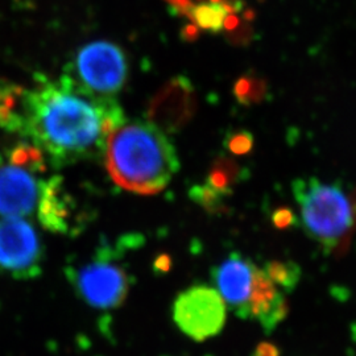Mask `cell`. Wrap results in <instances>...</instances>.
Returning <instances> with one entry per match:
<instances>
[{
	"mask_svg": "<svg viewBox=\"0 0 356 356\" xmlns=\"http://www.w3.org/2000/svg\"><path fill=\"white\" fill-rule=\"evenodd\" d=\"M254 135L247 129L231 131L226 135L225 148L227 152L235 156H243L251 152L254 148Z\"/></svg>",
	"mask_w": 356,
	"mask_h": 356,
	"instance_id": "18",
	"label": "cell"
},
{
	"mask_svg": "<svg viewBox=\"0 0 356 356\" xmlns=\"http://www.w3.org/2000/svg\"><path fill=\"white\" fill-rule=\"evenodd\" d=\"M288 312L285 292L268 276L264 268H256L252 292L243 319L254 321L263 330L270 332L286 318Z\"/></svg>",
	"mask_w": 356,
	"mask_h": 356,
	"instance_id": "11",
	"label": "cell"
},
{
	"mask_svg": "<svg viewBox=\"0 0 356 356\" xmlns=\"http://www.w3.org/2000/svg\"><path fill=\"white\" fill-rule=\"evenodd\" d=\"M41 166L36 147L16 149L10 163L0 166V216L26 218L36 210L42 189L36 170Z\"/></svg>",
	"mask_w": 356,
	"mask_h": 356,
	"instance_id": "4",
	"label": "cell"
},
{
	"mask_svg": "<svg viewBox=\"0 0 356 356\" xmlns=\"http://www.w3.org/2000/svg\"><path fill=\"white\" fill-rule=\"evenodd\" d=\"M234 95L243 106H254L267 99V81L256 74H244L234 85Z\"/></svg>",
	"mask_w": 356,
	"mask_h": 356,
	"instance_id": "15",
	"label": "cell"
},
{
	"mask_svg": "<svg viewBox=\"0 0 356 356\" xmlns=\"http://www.w3.org/2000/svg\"><path fill=\"white\" fill-rule=\"evenodd\" d=\"M292 191L306 235L327 252L341 247L354 226L353 204L343 189L318 178L306 177L294 179Z\"/></svg>",
	"mask_w": 356,
	"mask_h": 356,
	"instance_id": "3",
	"label": "cell"
},
{
	"mask_svg": "<svg viewBox=\"0 0 356 356\" xmlns=\"http://www.w3.org/2000/svg\"><path fill=\"white\" fill-rule=\"evenodd\" d=\"M248 178V170L227 154L218 156L206 177V184L229 197L234 186Z\"/></svg>",
	"mask_w": 356,
	"mask_h": 356,
	"instance_id": "13",
	"label": "cell"
},
{
	"mask_svg": "<svg viewBox=\"0 0 356 356\" xmlns=\"http://www.w3.org/2000/svg\"><path fill=\"white\" fill-rule=\"evenodd\" d=\"M42 244L26 218L0 219V270L15 279L36 277L41 268Z\"/></svg>",
	"mask_w": 356,
	"mask_h": 356,
	"instance_id": "8",
	"label": "cell"
},
{
	"mask_svg": "<svg viewBox=\"0 0 356 356\" xmlns=\"http://www.w3.org/2000/svg\"><path fill=\"white\" fill-rule=\"evenodd\" d=\"M79 298L92 309L111 310L123 305L129 292V277L110 256H98L70 275Z\"/></svg>",
	"mask_w": 356,
	"mask_h": 356,
	"instance_id": "7",
	"label": "cell"
},
{
	"mask_svg": "<svg viewBox=\"0 0 356 356\" xmlns=\"http://www.w3.org/2000/svg\"><path fill=\"white\" fill-rule=\"evenodd\" d=\"M24 90L0 82V128L20 132V113Z\"/></svg>",
	"mask_w": 356,
	"mask_h": 356,
	"instance_id": "14",
	"label": "cell"
},
{
	"mask_svg": "<svg viewBox=\"0 0 356 356\" xmlns=\"http://www.w3.org/2000/svg\"><path fill=\"white\" fill-rule=\"evenodd\" d=\"M76 82L92 94L111 98L128 76L124 51L110 41H94L81 48L76 57Z\"/></svg>",
	"mask_w": 356,
	"mask_h": 356,
	"instance_id": "5",
	"label": "cell"
},
{
	"mask_svg": "<svg viewBox=\"0 0 356 356\" xmlns=\"http://www.w3.org/2000/svg\"><path fill=\"white\" fill-rule=\"evenodd\" d=\"M257 266L250 257L239 252L229 254L213 269V281L216 292L239 318L244 317L252 292L254 272Z\"/></svg>",
	"mask_w": 356,
	"mask_h": 356,
	"instance_id": "10",
	"label": "cell"
},
{
	"mask_svg": "<svg viewBox=\"0 0 356 356\" xmlns=\"http://www.w3.org/2000/svg\"><path fill=\"white\" fill-rule=\"evenodd\" d=\"M214 3H219L223 4L225 7H227L231 13H242L243 8H244V0H210Z\"/></svg>",
	"mask_w": 356,
	"mask_h": 356,
	"instance_id": "20",
	"label": "cell"
},
{
	"mask_svg": "<svg viewBox=\"0 0 356 356\" xmlns=\"http://www.w3.org/2000/svg\"><path fill=\"white\" fill-rule=\"evenodd\" d=\"M124 122L113 98L83 89L72 76L24 90L20 132L57 164L104 153L115 128Z\"/></svg>",
	"mask_w": 356,
	"mask_h": 356,
	"instance_id": "1",
	"label": "cell"
},
{
	"mask_svg": "<svg viewBox=\"0 0 356 356\" xmlns=\"http://www.w3.org/2000/svg\"><path fill=\"white\" fill-rule=\"evenodd\" d=\"M197 95L189 78L175 76L153 97L148 119L164 134H175L185 127L195 114Z\"/></svg>",
	"mask_w": 356,
	"mask_h": 356,
	"instance_id": "9",
	"label": "cell"
},
{
	"mask_svg": "<svg viewBox=\"0 0 356 356\" xmlns=\"http://www.w3.org/2000/svg\"><path fill=\"white\" fill-rule=\"evenodd\" d=\"M104 157L115 184L143 195L164 191L179 169L173 143L149 122H123L115 128L106 143Z\"/></svg>",
	"mask_w": 356,
	"mask_h": 356,
	"instance_id": "2",
	"label": "cell"
},
{
	"mask_svg": "<svg viewBox=\"0 0 356 356\" xmlns=\"http://www.w3.org/2000/svg\"><path fill=\"white\" fill-rule=\"evenodd\" d=\"M40 222L54 232H67L70 220L69 201L58 177L42 184L38 204Z\"/></svg>",
	"mask_w": 356,
	"mask_h": 356,
	"instance_id": "12",
	"label": "cell"
},
{
	"mask_svg": "<svg viewBox=\"0 0 356 356\" xmlns=\"http://www.w3.org/2000/svg\"><path fill=\"white\" fill-rule=\"evenodd\" d=\"M191 200L197 204H200L204 210L210 214H220L227 211L226 200L229 198L223 193L216 191L206 182L201 185H195L189 191Z\"/></svg>",
	"mask_w": 356,
	"mask_h": 356,
	"instance_id": "17",
	"label": "cell"
},
{
	"mask_svg": "<svg viewBox=\"0 0 356 356\" xmlns=\"http://www.w3.org/2000/svg\"><path fill=\"white\" fill-rule=\"evenodd\" d=\"M272 222L277 229H284L292 227L296 225L297 218L293 214L292 210L288 207H280L272 214Z\"/></svg>",
	"mask_w": 356,
	"mask_h": 356,
	"instance_id": "19",
	"label": "cell"
},
{
	"mask_svg": "<svg viewBox=\"0 0 356 356\" xmlns=\"http://www.w3.org/2000/svg\"><path fill=\"white\" fill-rule=\"evenodd\" d=\"M264 270L285 293L292 292L301 280V267L293 261L273 260L266 264Z\"/></svg>",
	"mask_w": 356,
	"mask_h": 356,
	"instance_id": "16",
	"label": "cell"
},
{
	"mask_svg": "<svg viewBox=\"0 0 356 356\" xmlns=\"http://www.w3.org/2000/svg\"><path fill=\"white\" fill-rule=\"evenodd\" d=\"M173 319L186 337L202 342L223 330L227 306L216 288L194 285L178 294L173 304Z\"/></svg>",
	"mask_w": 356,
	"mask_h": 356,
	"instance_id": "6",
	"label": "cell"
}]
</instances>
